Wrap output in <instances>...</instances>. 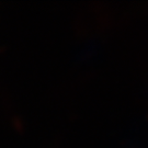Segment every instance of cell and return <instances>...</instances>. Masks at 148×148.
I'll return each instance as SVG.
<instances>
[]
</instances>
